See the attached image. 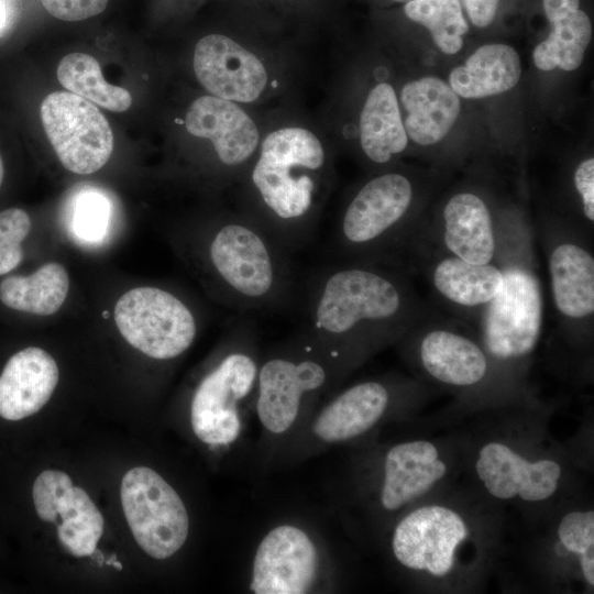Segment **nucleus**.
<instances>
[{"label": "nucleus", "instance_id": "obj_1", "mask_svg": "<svg viewBox=\"0 0 594 594\" xmlns=\"http://www.w3.org/2000/svg\"><path fill=\"white\" fill-rule=\"evenodd\" d=\"M554 403L513 405L441 415L462 441L461 479L530 529L587 493L593 470L590 429L573 441L550 433Z\"/></svg>", "mask_w": 594, "mask_h": 594}, {"label": "nucleus", "instance_id": "obj_2", "mask_svg": "<svg viewBox=\"0 0 594 594\" xmlns=\"http://www.w3.org/2000/svg\"><path fill=\"white\" fill-rule=\"evenodd\" d=\"M507 532V510L460 477L400 515L381 544L413 592L470 594L502 572Z\"/></svg>", "mask_w": 594, "mask_h": 594}, {"label": "nucleus", "instance_id": "obj_3", "mask_svg": "<svg viewBox=\"0 0 594 594\" xmlns=\"http://www.w3.org/2000/svg\"><path fill=\"white\" fill-rule=\"evenodd\" d=\"M304 329L351 373L431 309L398 262L338 260L306 285Z\"/></svg>", "mask_w": 594, "mask_h": 594}, {"label": "nucleus", "instance_id": "obj_4", "mask_svg": "<svg viewBox=\"0 0 594 594\" xmlns=\"http://www.w3.org/2000/svg\"><path fill=\"white\" fill-rule=\"evenodd\" d=\"M413 436L369 448L354 471L351 497L371 537L462 474V441L443 416L420 418Z\"/></svg>", "mask_w": 594, "mask_h": 594}, {"label": "nucleus", "instance_id": "obj_5", "mask_svg": "<svg viewBox=\"0 0 594 594\" xmlns=\"http://www.w3.org/2000/svg\"><path fill=\"white\" fill-rule=\"evenodd\" d=\"M395 345L413 376L438 393L453 396L446 407L450 410L465 413L543 402L535 388L519 385L493 362L469 323L436 307Z\"/></svg>", "mask_w": 594, "mask_h": 594}, {"label": "nucleus", "instance_id": "obj_6", "mask_svg": "<svg viewBox=\"0 0 594 594\" xmlns=\"http://www.w3.org/2000/svg\"><path fill=\"white\" fill-rule=\"evenodd\" d=\"M535 244L532 229L519 215H497L494 262L503 272V287L472 327L493 362L528 388H534L529 372L544 315Z\"/></svg>", "mask_w": 594, "mask_h": 594}, {"label": "nucleus", "instance_id": "obj_7", "mask_svg": "<svg viewBox=\"0 0 594 594\" xmlns=\"http://www.w3.org/2000/svg\"><path fill=\"white\" fill-rule=\"evenodd\" d=\"M324 150L310 131L285 128L268 134L250 172L261 213L253 221L293 253L314 235L316 195Z\"/></svg>", "mask_w": 594, "mask_h": 594}, {"label": "nucleus", "instance_id": "obj_8", "mask_svg": "<svg viewBox=\"0 0 594 594\" xmlns=\"http://www.w3.org/2000/svg\"><path fill=\"white\" fill-rule=\"evenodd\" d=\"M204 263L220 300L240 314L279 309L294 297L290 253L251 219L216 223L206 233Z\"/></svg>", "mask_w": 594, "mask_h": 594}, {"label": "nucleus", "instance_id": "obj_9", "mask_svg": "<svg viewBox=\"0 0 594 594\" xmlns=\"http://www.w3.org/2000/svg\"><path fill=\"white\" fill-rule=\"evenodd\" d=\"M350 372L304 328L261 359L254 409L271 435L287 432L320 396Z\"/></svg>", "mask_w": 594, "mask_h": 594}, {"label": "nucleus", "instance_id": "obj_10", "mask_svg": "<svg viewBox=\"0 0 594 594\" xmlns=\"http://www.w3.org/2000/svg\"><path fill=\"white\" fill-rule=\"evenodd\" d=\"M415 200V185L403 173L369 179L350 199L332 235L337 258L398 262L422 221Z\"/></svg>", "mask_w": 594, "mask_h": 594}, {"label": "nucleus", "instance_id": "obj_11", "mask_svg": "<svg viewBox=\"0 0 594 594\" xmlns=\"http://www.w3.org/2000/svg\"><path fill=\"white\" fill-rule=\"evenodd\" d=\"M260 361L254 322L240 317L190 402L193 431L211 449L228 448L240 438L244 408L254 404Z\"/></svg>", "mask_w": 594, "mask_h": 594}, {"label": "nucleus", "instance_id": "obj_12", "mask_svg": "<svg viewBox=\"0 0 594 594\" xmlns=\"http://www.w3.org/2000/svg\"><path fill=\"white\" fill-rule=\"evenodd\" d=\"M517 552L526 580L549 593H593L594 507L585 493L530 529Z\"/></svg>", "mask_w": 594, "mask_h": 594}, {"label": "nucleus", "instance_id": "obj_13", "mask_svg": "<svg viewBox=\"0 0 594 594\" xmlns=\"http://www.w3.org/2000/svg\"><path fill=\"white\" fill-rule=\"evenodd\" d=\"M438 394L413 375L385 374L356 382L336 393L310 424L320 443L366 439L391 421L410 420Z\"/></svg>", "mask_w": 594, "mask_h": 594}, {"label": "nucleus", "instance_id": "obj_14", "mask_svg": "<svg viewBox=\"0 0 594 594\" xmlns=\"http://www.w3.org/2000/svg\"><path fill=\"white\" fill-rule=\"evenodd\" d=\"M547 257L559 334L571 351L592 364L594 255L592 239L563 222L535 233Z\"/></svg>", "mask_w": 594, "mask_h": 594}, {"label": "nucleus", "instance_id": "obj_15", "mask_svg": "<svg viewBox=\"0 0 594 594\" xmlns=\"http://www.w3.org/2000/svg\"><path fill=\"white\" fill-rule=\"evenodd\" d=\"M114 321L130 345L160 361L180 356L198 330L187 304L169 290L152 286L124 293L116 302Z\"/></svg>", "mask_w": 594, "mask_h": 594}, {"label": "nucleus", "instance_id": "obj_16", "mask_svg": "<svg viewBox=\"0 0 594 594\" xmlns=\"http://www.w3.org/2000/svg\"><path fill=\"white\" fill-rule=\"evenodd\" d=\"M121 505L133 537L150 557L164 560L186 542L189 516L177 492L154 470L136 466L125 473Z\"/></svg>", "mask_w": 594, "mask_h": 594}, {"label": "nucleus", "instance_id": "obj_17", "mask_svg": "<svg viewBox=\"0 0 594 594\" xmlns=\"http://www.w3.org/2000/svg\"><path fill=\"white\" fill-rule=\"evenodd\" d=\"M399 262L413 275L424 276L433 307L471 327L503 287V272L495 262L473 264L424 246L409 248Z\"/></svg>", "mask_w": 594, "mask_h": 594}, {"label": "nucleus", "instance_id": "obj_18", "mask_svg": "<svg viewBox=\"0 0 594 594\" xmlns=\"http://www.w3.org/2000/svg\"><path fill=\"white\" fill-rule=\"evenodd\" d=\"M45 133L63 166L79 175L99 170L113 151V134L100 110L66 91L47 95L41 105Z\"/></svg>", "mask_w": 594, "mask_h": 594}, {"label": "nucleus", "instance_id": "obj_19", "mask_svg": "<svg viewBox=\"0 0 594 594\" xmlns=\"http://www.w3.org/2000/svg\"><path fill=\"white\" fill-rule=\"evenodd\" d=\"M413 246L446 252L473 264L493 263L497 215L480 195L458 191L447 199L433 221H421L403 254Z\"/></svg>", "mask_w": 594, "mask_h": 594}, {"label": "nucleus", "instance_id": "obj_20", "mask_svg": "<svg viewBox=\"0 0 594 594\" xmlns=\"http://www.w3.org/2000/svg\"><path fill=\"white\" fill-rule=\"evenodd\" d=\"M321 558L301 527L280 524L268 530L254 552L249 590L254 594H302L315 588Z\"/></svg>", "mask_w": 594, "mask_h": 594}, {"label": "nucleus", "instance_id": "obj_21", "mask_svg": "<svg viewBox=\"0 0 594 594\" xmlns=\"http://www.w3.org/2000/svg\"><path fill=\"white\" fill-rule=\"evenodd\" d=\"M194 70L206 90L230 101H254L267 84V73L262 62L221 34H210L198 41Z\"/></svg>", "mask_w": 594, "mask_h": 594}, {"label": "nucleus", "instance_id": "obj_22", "mask_svg": "<svg viewBox=\"0 0 594 594\" xmlns=\"http://www.w3.org/2000/svg\"><path fill=\"white\" fill-rule=\"evenodd\" d=\"M187 131L211 141L217 157L227 167L245 163L258 144L253 120L233 101L216 96L196 99L186 114Z\"/></svg>", "mask_w": 594, "mask_h": 594}, {"label": "nucleus", "instance_id": "obj_23", "mask_svg": "<svg viewBox=\"0 0 594 594\" xmlns=\"http://www.w3.org/2000/svg\"><path fill=\"white\" fill-rule=\"evenodd\" d=\"M57 383L58 367L50 353L36 346L16 352L0 375V416L20 420L37 413Z\"/></svg>", "mask_w": 594, "mask_h": 594}, {"label": "nucleus", "instance_id": "obj_24", "mask_svg": "<svg viewBox=\"0 0 594 594\" xmlns=\"http://www.w3.org/2000/svg\"><path fill=\"white\" fill-rule=\"evenodd\" d=\"M406 111L407 136L419 145L441 141L460 113V99L449 84L437 77H422L406 84L400 92Z\"/></svg>", "mask_w": 594, "mask_h": 594}, {"label": "nucleus", "instance_id": "obj_25", "mask_svg": "<svg viewBox=\"0 0 594 594\" xmlns=\"http://www.w3.org/2000/svg\"><path fill=\"white\" fill-rule=\"evenodd\" d=\"M579 6L580 0H543L551 31L534 51L537 68L548 72L559 67L572 72L581 66L591 41L592 26Z\"/></svg>", "mask_w": 594, "mask_h": 594}, {"label": "nucleus", "instance_id": "obj_26", "mask_svg": "<svg viewBox=\"0 0 594 594\" xmlns=\"http://www.w3.org/2000/svg\"><path fill=\"white\" fill-rule=\"evenodd\" d=\"M521 66L517 52L505 44L479 47L466 62L451 70L449 85L463 98L499 95L516 86Z\"/></svg>", "mask_w": 594, "mask_h": 594}, {"label": "nucleus", "instance_id": "obj_27", "mask_svg": "<svg viewBox=\"0 0 594 594\" xmlns=\"http://www.w3.org/2000/svg\"><path fill=\"white\" fill-rule=\"evenodd\" d=\"M360 142L370 161L384 164L407 146V134L394 88L386 82L369 94L360 116Z\"/></svg>", "mask_w": 594, "mask_h": 594}, {"label": "nucleus", "instance_id": "obj_28", "mask_svg": "<svg viewBox=\"0 0 594 594\" xmlns=\"http://www.w3.org/2000/svg\"><path fill=\"white\" fill-rule=\"evenodd\" d=\"M69 277L56 262L42 265L31 275H14L0 283V300L10 309L40 316H51L66 300Z\"/></svg>", "mask_w": 594, "mask_h": 594}, {"label": "nucleus", "instance_id": "obj_29", "mask_svg": "<svg viewBox=\"0 0 594 594\" xmlns=\"http://www.w3.org/2000/svg\"><path fill=\"white\" fill-rule=\"evenodd\" d=\"M57 515L63 547L75 557L91 556L103 532V517L86 491L69 487L58 503Z\"/></svg>", "mask_w": 594, "mask_h": 594}, {"label": "nucleus", "instance_id": "obj_30", "mask_svg": "<svg viewBox=\"0 0 594 594\" xmlns=\"http://www.w3.org/2000/svg\"><path fill=\"white\" fill-rule=\"evenodd\" d=\"M59 82L70 92L113 112L127 111L132 105L130 92L107 82L98 61L85 53L64 56L57 66Z\"/></svg>", "mask_w": 594, "mask_h": 594}, {"label": "nucleus", "instance_id": "obj_31", "mask_svg": "<svg viewBox=\"0 0 594 594\" xmlns=\"http://www.w3.org/2000/svg\"><path fill=\"white\" fill-rule=\"evenodd\" d=\"M406 15L426 26L436 45L446 54H455L463 45L468 31L459 0H410Z\"/></svg>", "mask_w": 594, "mask_h": 594}, {"label": "nucleus", "instance_id": "obj_32", "mask_svg": "<svg viewBox=\"0 0 594 594\" xmlns=\"http://www.w3.org/2000/svg\"><path fill=\"white\" fill-rule=\"evenodd\" d=\"M111 208L109 200L98 191L87 190L75 200L70 229L77 241L98 244L108 235Z\"/></svg>", "mask_w": 594, "mask_h": 594}, {"label": "nucleus", "instance_id": "obj_33", "mask_svg": "<svg viewBox=\"0 0 594 594\" xmlns=\"http://www.w3.org/2000/svg\"><path fill=\"white\" fill-rule=\"evenodd\" d=\"M31 224L29 215L20 208L0 212V275L13 271L22 262V242Z\"/></svg>", "mask_w": 594, "mask_h": 594}, {"label": "nucleus", "instance_id": "obj_34", "mask_svg": "<svg viewBox=\"0 0 594 594\" xmlns=\"http://www.w3.org/2000/svg\"><path fill=\"white\" fill-rule=\"evenodd\" d=\"M72 486L69 475L58 470L43 471L36 477L32 495L36 514L42 520L57 522L58 503Z\"/></svg>", "mask_w": 594, "mask_h": 594}, {"label": "nucleus", "instance_id": "obj_35", "mask_svg": "<svg viewBox=\"0 0 594 594\" xmlns=\"http://www.w3.org/2000/svg\"><path fill=\"white\" fill-rule=\"evenodd\" d=\"M45 10L63 21H81L101 13L109 0H41Z\"/></svg>", "mask_w": 594, "mask_h": 594}, {"label": "nucleus", "instance_id": "obj_36", "mask_svg": "<svg viewBox=\"0 0 594 594\" xmlns=\"http://www.w3.org/2000/svg\"><path fill=\"white\" fill-rule=\"evenodd\" d=\"M573 185L580 197L585 219L594 224V158L583 160L573 174Z\"/></svg>", "mask_w": 594, "mask_h": 594}, {"label": "nucleus", "instance_id": "obj_37", "mask_svg": "<svg viewBox=\"0 0 594 594\" xmlns=\"http://www.w3.org/2000/svg\"><path fill=\"white\" fill-rule=\"evenodd\" d=\"M471 22L479 26H487L494 19L498 0H461Z\"/></svg>", "mask_w": 594, "mask_h": 594}, {"label": "nucleus", "instance_id": "obj_38", "mask_svg": "<svg viewBox=\"0 0 594 594\" xmlns=\"http://www.w3.org/2000/svg\"><path fill=\"white\" fill-rule=\"evenodd\" d=\"M6 22V10L2 0H0V30L3 28Z\"/></svg>", "mask_w": 594, "mask_h": 594}, {"label": "nucleus", "instance_id": "obj_39", "mask_svg": "<svg viewBox=\"0 0 594 594\" xmlns=\"http://www.w3.org/2000/svg\"><path fill=\"white\" fill-rule=\"evenodd\" d=\"M107 564L113 565L118 570H122V564L117 560L114 554L107 561Z\"/></svg>", "mask_w": 594, "mask_h": 594}, {"label": "nucleus", "instance_id": "obj_40", "mask_svg": "<svg viewBox=\"0 0 594 594\" xmlns=\"http://www.w3.org/2000/svg\"><path fill=\"white\" fill-rule=\"evenodd\" d=\"M95 560L99 563V564H102L103 563V554L96 548L95 551L92 552V554Z\"/></svg>", "mask_w": 594, "mask_h": 594}, {"label": "nucleus", "instance_id": "obj_41", "mask_svg": "<svg viewBox=\"0 0 594 594\" xmlns=\"http://www.w3.org/2000/svg\"><path fill=\"white\" fill-rule=\"evenodd\" d=\"M3 176H4V168H3L2 158L0 156V187H1V184H2V180H3Z\"/></svg>", "mask_w": 594, "mask_h": 594}, {"label": "nucleus", "instance_id": "obj_42", "mask_svg": "<svg viewBox=\"0 0 594 594\" xmlns=\"http://www.w3.org/2000/svg\"><path fill=\"white\" fill-rule=\"evenodd\" d=\"M397 1H405V0H397ZM408 1H410V0H408Z\"/></svg>", "mask_w": 594, "mask_h": 594}]
</instances>
